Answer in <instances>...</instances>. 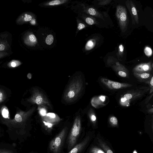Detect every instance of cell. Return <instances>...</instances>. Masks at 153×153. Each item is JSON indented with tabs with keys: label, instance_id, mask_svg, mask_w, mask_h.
Segmentation results:
<instances>
[{
	"label": "cell",
	"instance_id": "cell-1",
	"mask_svg": "<svg viewBox=\"0 0 153 153\" xmlns=\"http://www.w3.org/2000/svg\"><path fill=\"white\" fill-rule=\"evenodd\" d=\"M81 123L80 118L77 117L69 134L67 142L68 150H71L76 145L80 133Z\"/></svg>",
	"mask_w": 153,
	"mask_h": 153
},
{
	"label": "cell",
	"instance_id": "cell-2",
	"mask_svg": "<svg viewBox=\"0 0 153 153\" xmlns=\"http://www.w3.org/2000/svg\"><path fill=\"white\" fill-rule=\"evenodd\" d=\"M67 133V128H64L50 142L49 149L52 153H59Z\"/></svg>",
	"mask_w": 153,
	"mask_h": 153
},
{
	"label": "cell",
	"instance_id": "cell-3",
	"mask_svg": "<svg viewBox=\"0 0 153 153\" xmlns=\"http://www.w3.org/2000/svg\"><path fill=\"white\" fill-rule=\"evenodd\" d=\"M79 79L73 81L66 91L65 96L68 100H73L77 96L81 90V85Z\"/></svg>",
	"mask_w": 153,
	"mask_h": 153
},
{
	"label": "cell",
	"instance_id": "cell-4",
	"mask_svg": "<svg viewBox=\"0 0 153 153\" xmlns=\"http://www.w3.org/2000/svg\"><path fill=\"white\" fill-rule=\"evenodd\" d=\"M7 32L0 33V52H5L10 48L11 36Z\"/></svg>",
	"mask_w": 153,
	"mask_h": 153
},
{
	"label": "cell",
	"instance_id": "cell-5",
	"mask_svg": "<svg viewBox=\"0 0 153 153\" xmlns=\"http://www.w3.org/2000/svg\"><path fill=\"white\" fill-rule=\"evenodd\" d=\"M31 111L30 110L27 112L21 111L18 112L14 119L8 121V123L14 126L22 124L27 118Z\"/></svg>",
	"mask_w": 153,
	"mask_h": 153
},
{
	"label": "cell",
	"instance_id": "cell-6",
	"mask_svg": "<svg viewBox=\"0 0 153 153\" xmlns=\"http://www.w3.org/2000/svg\"><path fill=\"white\" fill-rule=\"evenodd\" d=\"M101 82L111 89H118L131 86V85L126 83H121L114 82L105 78H102Z\"/></svg>",
	"mask_w": 153,
	"mask_h": 153
},
{
	"label": "cell",
	"instance_id": "cell-7",
	"mask_svg": "<svg viewBox=\"0 0 153 153\" xmlns=\"http://www.w3.org/2000/svg\"><path fill=\"white\" fill-rule=\"evenodd\" d=\"M126 12L125 8L121 6H118L117 9L116 15L121 28L123 29L127 24Z\"/></svg>",
	"mask_w": 153,
	"mask_h": 153
},
{
	"label": "cell",
	"instance_id": "cell-8",
	"mask_svg": "<svg viewBox=\"0 0 153 153\" xmlns=\"http://www.w3.org/2000/svg\"><path fill=\"white\" fill-rule=\"evenodd\" d=\"M33 18V15L31 13L24 12L17 18L16 20V23L18 25H22L31 21Z\"/></svg>",
	"mask_w": 153,
	"mask_h": 153
},
{
	"label": "cell",
	"instance_id": "cell-9",
	"mask_svg": "<svg viewBox=\"0 0 153 153\" xmlns=\"http://www.w3.org/2000/svg\"><path fill=\"white\" fill-rule=\"evenodd\" d=\"M25 44L29 46L34 45L37 42V39L35 36L32 33H29L25 34L23 38Z\"/></svg>",
	"mask_w": 153,
	"mask_h": 153
},
{
	"label": "cell",
	"instance_id": "cell-10",
	"mask_svg": "<svg viewBox=\"0 0 153 153\" xmlns=\"http://www.w3.org/2000/svg\"><path fill=\"white\" fill-rule=\"evenodd\" d=\"M88 141L86 138L80 143L75 145L68 153H80L84 149Z\"/></svg>",
	"mask_w": 153,
	"mask_h": 153
},
{
	"label": "cell",
	"instance_id": "cell-11",
	"mask_svg": "<svg viewBox=\"0 0 153 153\" xmlns=\"http://www.w3.org/2000/svg\"><path fill=\"white\" fill-rule=\"evenodd\" d=\"M28 101L29 102L39 105L42 103L43 98L42 96L34 92L31 97L28 100Z\"/></svg>",
	"mask_w": 153,
	"mask_h": 153
},
{
	"label": "cell",
	"instance_id": "cell-12",
	"mask_svg": "<svg viewBox=\"0 0 153 153\" xmlns=\"http://www.w3.org/2000/svg\"><path fill=\"white\" fill-rule=\"evenodd\" d=\"M0 113L2 116L5 119H10V114L7 108L5 106H2L0 109Z\"/></svg>",
	"mask_w": 153,
	"mask_h": 153
},
{
	"label": "cell",
	"instance_id": "cell-13",
	"mask_svg": "<svg viewBox=\"0 0 153 153\" xmlns=\"http://www.w3.org/2000/svg\"><path fill=\"white\" fill-rule=\"evenodd\" d=\"M67 0H55L50 1L45 4L46 6H53L61 4L68 1Z\"/></svg>",
	"mask_w": 153,
	"mask_h": 153
},
{
	"label": "cell",
	"instance_id": "cell-14",
	"mask_svg": "<svg viewBox=\"0 0 153 153\" xmlns=\"http://www.w3.org/2000/svg\"><path fill=\"white\" fill-rule=\"evenodd\" d=\"M22 64L19 60H13L8 63L7 66L10 68H15L20 66Z\"/></svg>",
	"mask_w": 153,
	"mask_h": 153
},
{
	"label": "cell",
	"instance_id": "cell-15",
	"mask_svg": "<svg viewBox=\"0 0 153 153\" xmlns=\"http://www.w3.org/2000/svg\"><path fill=\"white\" fill-rule=\"evenodd\" d=\"M141 68H136V70L138 71H148L150 70V67L148 64H144L139 66Z\"/></svg>",
	"mask_w": 153,
	"mask_h": 153
},
{
	"label": "cell",
	"instance_id": "cell-16",
	"mask_svg": "<svg viewBox=\"0 0 153 153\" xmlns=\"http://www.w3.org/2000/svg\"><path fill=\"white\" fill-rule=\"evenodd\" d=\"M53 36L52 35L50 34L48 35L45 39L46 43L48 45L51 44L53 42Z\"/></svg>",
	"mask_w": 153,
	"mask_h": 153
},
{
	"label": "cell",
	"instance_id": "cell-17",
	"mask_svg": "<svg viewBox=\"0 0 153 153\" xmlns=\"http://www.w3.org/2000/svg\"><path fill=\"white\" fill-rule=\"evenodd\" d=\"M144 52L146 55L148 56H151L152 53L151 48L148 47H145L144 49Z\"/></svg>",
	"mask_w": 153,
	"mask_h": 153
},
{
	"label": "cell",
	"instance_id": "cell-18",
	"mask_svg": "<svg viewBox=\"0 0 153 153\" xmlns=\"http://www.w3.org/2000/svg\"><path fill=\"white\" fill-rule=\"evenodd\" d=\"M94 45V42L92 40H89L86 45L85 48L87 50H90L93 47Z\"/></svg>",
	"mask_w": 153,
	"mask_h": 153
},
{
	"label": "cell",
	"instance_id": "cell-19",
	"mask_svg": "<svg viewBox=\"0 0 153 153\" xmlns=\"http://www.w3.org/2000/svg\"><path fill=\"white\" fill-rule=\"evenodd\" d=\"M91 153H105L102 150L97 147L92 148L91 150Z\"/></svg>",
	"mask_w": 153,
	"mask_h": 153
},
{
	"label": "cell",
	"instance_id": "cell-20",
	"mask_svg": "<svg viewBox=\"0 0 153 153\" xmlns=\"http://www.w3.org/2000/svg\"><path fill=\"white\" fill-rule=\"evenodd\" d=\"M6 98L5 94L4 92L0 89V103L3 102Z\"/></svg>",
	"mask_w": 153,
	"mask_h": 153
},
{
	"label": "cell",
	"instance_id": "cell-21",
	"mask_svg": "<svg viewBox=\"0 0 153 153\" xmlns=\"http://www.w3.org/2000/svg\"><path fill=\"white\" fill-rule=\"evenodd\" d=\"M137 75H138L140 77L144 79L148 78L150 76L149 74L146 73H142L141 74H137Z\"/></svg>",
	"mask_w": 153,
	"mask_h": 153
},
{
	"label": "cell",
	"instance_id": "cell-22",
	"mask_svg": "<svg viewBox=\"0 0 153 153\" xmlns=\"http://www.w3.org/2000/svg\"><path fill=\"white\" fill-rule=\"evenodd\" d=\"M85 22L88 25H91L94 23V20L90 17H87L85 19Z\"/></svg>",
	"mask_w": 153,
	"mask_h": 153
},
{
	"label": "cell",
	"instance_id": "cell-23",
	"mask_svg": "<svg viewBox=\"0 0 153 153\" xmlns=\"http://www.w3.org/2000/svg\"><path fill=\"white\" fill-rule=\"evenodd\" d=\"M111 122L114 125H117V120L115 117H112L110 119Z\"/></svg>",
	"mask_w": 153,
	"mask_h": 153
},
{
	"label": "cell",
	"instance_id": "cell-24",
	"mask_svg": "<svg viewBox=\"0 0 153 153\" xmlns=\"http://www.w3.org/2000/svg\"><path fill=\"white\" fill-rule=\"evenodd\" d=\"M88 13L92 16L95 15L96 14V11L93 8H90L88 9Z\"/></svg>",
	"mask_w": 153,
	"mask_h": 153
},
{
	"label": "cell",
	"instance_id": "cell-25",
	"mask_svg": "<svg viewBox=\"0 0 153 153\" xmlns=\"http://www.w3.org/2000/svg\"><path fill=\"white\" fill-rule=\"evenodd\" d=\"M124 98L126 100H129L131 99L132 97V95L131 94L127 93L124 95Z\"/></svg>",
	"mask_w": 153,
	"mask_h": 153
},
{
	"label": "cell",
	"instance_id": "cell-26",
	"mask_svg": "<svg viewBox=\"0 0 153 153\" xmlns=\"http://www.w3.org/2000/svg\"><path fill=\"white\" fill-rule=\"evenodd\" d=\"M101 145L103 147L104 150L106 151V153H113L112 151L110 149L108 148L107 147H106L103 143L101 144Z\"/></svg>",
	"mask_w": 153,
	"mask_h": 153
},
{
	"label": "cell",
	"instance_id": "cell-27",
	"mask_svg": "<svg viewBox=\"0 0 153 153\" xmlns=\"http://www.w3.org/2000/svg\"><path fill=\"white\" fill-rule=\"evenodd\" d=\"M119 75L120 76L123 77H125L127 76L126 73L123 71H120L118 72Z\"/></svg>",
	"mask_w": 153,
	"mask_h": 153
},
{
	"label": "cell",
	"instance_id": "cell-28",
	"mask_svg": "<svg viewBox=\"0 0 153 153\" xmlns=\"http://www.w3.org/2000/svg\"><path fill=\"white\" fill-rule=\"evenodd\" d=\"M8 53L7 52H0V59L7 56Z\"/></svg>",
	"mask_w": 153,
	"mask_h": 153
},
{
	"label": "cell",
	"instance_id": "cell-29",
	"mask_svg": "<svg viewBox=\"0 0 153 153\" xmlns=\"http://www.w3.org/2000/svg\"><path fill=\"white\" fill-rule=\"evenodd\" d=\"M0 153H13V152L9 150L1 149L0 150Z\"/></svg>",
	"mask_w": 153,
	"mask_h": 153
},
{
	"label": "cell",
	"instance_id": "cell-30",
	"mask_svg": "<svg viewBox=\"0 0 153 153\" xmlns=\"http://www.w3.org/2000/svg\"><path fill=\"white\" fill-rule=\"evenodd\" d=\"M85 27V26L83 24L79 23L78 24L77 29L78 30H80L84 28Z\"/></svg>",
	"mask_w": 153,
	"mask_h": 153
},
{
	"label": "cell",
	"instance_id": "cell-31",
	"mask_svg": "<svg viewBox=\"0 0 153 153\" xmlns=\"http://www.w3.org/2000/svg\"><path fill=\"white\" fill-rule=\"evenodd\" d=\"M46 111L44 108H42L40 110V113L41 115L45 116L46 114Z\"/></svg>",
	"mask_w": 153,
	"mask_h": 153
},
{
	"label": "cell",
	"instance_id": "cell-32",
	"mask_svg": "<svg viewBox=\"0 0 153 153\" xmlns=\"http://www.w3.org/2000/svg\"><path fill=\"white\" fill-rule=\"evenodd\" d=\"M131 11L132 13L133 14V15L134 16H136L137 15V13L136 9L135 7H132L131 8Z\"/></svg>",
	"mask_w": 153,
	"mask_h": 153
},
{
	"label": "cell",
	"instance_id": "cell-33",
	"mask_svg": "<svg viewBox=\"0 0 153 153\" xmlns=\"http://www.w3.org/2000/svg\"><path fill=\"white\" fill-rule=\"evenodd\" d=\"M47 115L52 118H54L56 117L55 114L52 113H48L47 114Z\"/></svg>",
	"mask_w": 153,
	"mask_h": 153
},
{
	"label": "cell",
	"instance_id": "cell-34",
	"mask_svg": "<svg viewBox=\"0 0 153 153\" xmlns=\"http://www.w3.org/2000/svg\"><path fill=\"white\" fill-rule=\"evenodd\" d=\"M119 51L123 52L124 50V47L122 45H120L119 46Z\"/></svg>",
	"mask_w": 153,
	"mask_h": 153
},
{
	"label": "cell",
	"instance_id": "cell-35",
	"mask_svg": "<svg viewBox=\"0 0 153 153\" xmlns=\"http://www.w3.org/2000/svg\"><path fill=\"white\" fill-rule=\"evenodd\" d=\"M44 123L45 125L47 126L48 128H51L52 126V124L50 123H48L45 122H44Z\"/></svg>",
	"mask_w": 153,
	"mask_h": 153
},
{
	"label": "cell",
	"instance_id": "cell-36",
	"mask_svg": "<svg viewBox=\"0 0 153 153\" xmlns=\"http://www.w3.org/2000/svg\"><path fill=\"white\" fill-rule=\"evenodd\" d=\"M96 117L94 115H92L91 116V120L92 121H95L96 120Z\"/></svg>",
	"mask_w": 153,
	"mask_h": 153
},
{
	"label": "cell",
	"instance_id": "cell-37",
	"mask_svg": "<svg viewBox=\"0 0 153 153\" xmlns=\"http://www.w3.org/2000/svg\"><path fill=\"white\" fill-rule=\"evenodd\" d=\"M150 85L152 86H153V77H152L151 78V81L150 82Z\"/></svg>",
	"mask_w": 153,
	"mask_h": 153
},
{
	"label": "cell",
	"instance_id": "cell-38",
	"mask_svg": "<svg viewBox=\"0 0 153 153\" xmlns=\"http://www.w3.org/2000/svg\"><path fill=\"white\" fill-rule=\"evenodd\" d=\"M27 77L28 78L30 79L32 77L31 74L30 73H28L27 75Z\"/></svg>",
	"mask_w": 153,
	"mask_h": 153
}]
</instances>
